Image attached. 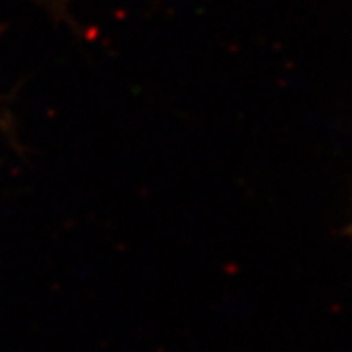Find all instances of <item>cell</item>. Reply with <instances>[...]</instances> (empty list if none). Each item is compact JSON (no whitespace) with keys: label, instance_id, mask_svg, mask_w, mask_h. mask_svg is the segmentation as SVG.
Listing matches in <instances>:
<instances>
[{"label":"cell","instance_id":"obj_1","mask_svg":"<svg viewBox=\"0 0 352 352\" xmlns=\"http://www.w3.org/2000/svg\"><path fill=\"white\" fill-rule=\"evenodd\" d=\"M351 231H352V227H351Z\"/></svg>","mask_w":352,"mask_h":352}]
</instances>
